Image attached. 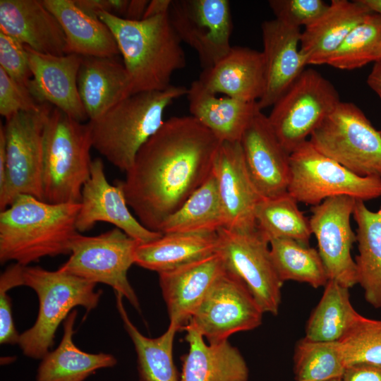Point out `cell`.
Here are the masks:
<instances>
[{"label": "cell", "mask_w": 381, "mask_h": 381, "mask_svg": "<svg viewBox=\"0 0 381 381\" xmlns=\"http://www.w3.org/2000/svg\"><path fill=\"white\" fill-rule=\"evenodd\" d=\"M381 61V16L367 15L346 36L327 65L353 70Z\"/></svg>", "instance_id": "74e56055"}, {"label": "cell", "mask_w": 381, "mask_h": 381, "mask_svg": "<svg viewBox=\"0 0 381 381\" xmlns=\"http://www.w3.org/2000/svg\"><path fill=\"white\" fill-rule=\"evenodd\" d=\"M116 294V307L124 328L132 340L137 354L139 381H180L173 358L174 340L178 329L169 325L161 336H144L133 324L123 304V296Z\"/></svg>", "instance_id": "d6a6232c"}, {"label": "cell", "mask_w": 381, "mask_h": 381, "mask_svg": "<svg viewBox=\"0 0 381 381\" xmlns=\"http://www.w3.org/2000/svg\"><path fill=\"white\" fill-rule=\"evenodd\" d=\"M19 337L12 317L11 298L7 291L0 289V343L18 344Z\"/></svg>", "instance_id": "7bdbcfd3"}, {"label": "cell", "mask_w": 381, "mask_h": 381, "mask_svg": "<svg viewBox=\"0 0 381 381\" xmlns=\"http://www.w3.org/2000/svg\"><path fill=\"white\" fill-rule=\"evenodd\" d=\"M0 68L21 88L29 91L32 73L25 45L0 32Z\"/></svg>", "instance_id": "60d3db41"}, {"label": "cell", "mask_w": 381, "mask_h": 381, "mask_svg": "<svg viewBox=\"0 0 381 381\" xmlns=\"http://www.w3.org/2000/svg\"><path fill=\"white\" fill-rule=\"evenodd\" d=\"M249 174L263 198L288 191L290 154L274 134L262 110L255 114L240 140Z\"/></svg>", "instance_id": "ac0fdd59"}, {"label": "cell", "mask_w": 381, "mask_h": 381, "mask_svg": "<svg viewBox=\"0 0 381 381\" xmlns=\"http://www.w3.org/2000/svg\"><path fill=\"white\" fill-rule=\"evenodd\" d=\"M139 241L114 228L97 236L77 233L70 247V257L59 269L87 281L110 286L138 310L140 303L128 279Z\"/></svg>", "instance_id": "8fae6325"}, {"label": "cell", "mask_w": 381, "mask_h": 381, "mask_svg": "<svg viewBox=\"0 0 381 381\" xmlns=\"http://www.w3.org/2000/svg\"><path fill=\"white\" fill-rule=\"evenodd\" d=\"M52 107L42 104L35 111H20L6 119V174L0 186V210L20 195L43 200L42 170L45 122Z\"/></svg>", "instance_id": "9c48e42d"}, {"label": "cell", "mask_w": 381, "mask_h": 381, "mask_svg": "<svg viewBox=\"0 0 381 381\" xmlns=\"http://www.w3.org/2000/svg\"><path fill=\"white\" fill-rule=\"evenodd\" d=\"M42 2L64 30L66 54L115 57L120 54L109 28L98 18L83 12L74 0H42Z\"/></svg>", "instance_id": "83f0119b"}, {"label": "cell", "mask_w": 381, "mask_h": 381, "mask_svg": "<svg viewBox=\"0 0 381 381\" xmlns=\"http://www.w3.org/2000/svg\"><path fill=\"white\" fill-rule=\"evenodd\" d=\"M268 4L275 18L298 28L313 23L329 5L322 0H270Z\"/></svg>", "instance_id": "ab89813d"}, {"label": "cell", "mask_w": 381, "mask_h": 381, "mask_svg": "<svg viewBox=\"0 0 381 381\" xmlns=\"http://www.w3.org/2000/svg\"><path fill=\"white\" fill-rule=\"evenodd\" d=\"M171 0H152L150 1L143 19L148 18L164 13H168Z\"/></svg>", "instance_id": "7dc6e473"}, {"label": "cell", "mask_w": 381, "mask_h": 381, "mask_svg": "<svg viewBox=\"0 0 381 381\" xmlns=\"http://www.w3.org/2000/svg\"><path fill=\"white\" fill-rule=\"evenodd\" d=\"M96 16L110 30L129 76L131 93L162 91L173 73L186 65L181 41L169 13L131 20L100 11Z\"/></svg>", "instance_id": "3957f363"}, {"label": "cell", "mask_w": 381, "mask_h": 381, "mask_svg": "<svg viewBox=\"0 0 381 381\" xmlns=\"http://www.w3.org/2000/svg\"><path fill=\"white\" fill-rule=\"evenodd\" d=\"M0 32L44 54H66L64 30L38 0H0Z\"/></svg>", "instance_id": "7402d4cb"}, {"label": "cell", "mask_w": 381, "mask_h": 381, "mask_svg": "<svg viewBox=\"0 0 381 381\" xmlns=\"http://www.w3.org/2000/svg\"><path fill=\"white\" fill-rule=\"evenodd\" d=\"M25 47L32 73L29 92L36 102L49 104L78 121L87 120L77 83L83 56L44 54Z\"/></svg>", "instance_id": "d6986e66"}, {"label": "cell", "mask_w": 381, "mask_h": 381, "mask_svg": "<svg viewBox=\"0 0 381 381\" xmlns=\"http://www.w3.org/2000/svg\"><path fill=\"white\" fill-rule=\"evenodd\" d=\"M150 1L131 0L123 18L131 20H140L143 19Z\"/></svg>", "instance_id": "bcb514c9"}, {"label": "cell", "mask_w": 381, "mask_h": 381, "mask_svg": "<svg viewBox=\"0 0 381 381\" xmlns=\"http://www.w3.org/2000/svg\"><path fill=\"white\" fill-rule=\"evenodd\" d=\"M226 271L222 255L216 252L171 270L159 273V286L169 317V325L183 330L216 281Z\"/></svg>", "instance_id": "44dd1931"}, {"label": "cell", "mask_w": 381, "mask_h": 381, "mask_svg": "<svg viewBox=\"0 0 381 381\" xmlns=\"http://www.w3.org/2000/svg\"><path fill=\"white\" fill-rule=\"evenodd\" d=\"M329 381H342V379L341 378L334 379V380H329Z\"/></svg>", "instance_id": "816d5d0a"}, {"label": "cell", "mask_w": 381, "mask_h": 381, "mask_svg": "<svg viewBox=\"0 0 381 381\" xmlns=\"http://www.w3.org/2000/svg\"><path fill=\"white\" fill-rule=\"evenodd\" d=\"M380 134H381V130H380Z\"/></svg>", "instance_id": "f5cc1de1"}, {"label": "cell", "mask_w": 381, "mask_h": 381, "mask_svg": "<svg viewBox=\"0 0 381 381\" xmlns=\"http://www.w3.org/2000/svg\"><path fill=\"white\" fill-rule=\"evenodd\" d=\"M198 80L215 95L258 102L265 86L262 53L247 47H231L214 65L203 69Z\"/></svg>", "instance_id": "603a6c76"}, {"label": "cell", "mask_w": 381, "mask_h": 381, "mask_svg": "<svg viewBox=\"0 0 381 381\" xmlns=\"http://www.w3.org/2000/svg\"><path fill=\"white\" fill-rule=\"evenodd\" d=\"M265 86L258 101L260 110L272 107L308 65L300 52L301 31L277 18L261 25Z\"/></svg>", "instance_id": "ffe728a7"}, {"label": "cell", "mask_w": 381, "mask_h": 381, "mask_svg": "<svg viewBox=\"0 0 381 381\" xmlns=\"http://www.w3.org/2000/svg\"><path fill=\"white\" fill-rule=\"evenodd\" d=\"M76 317L74 310L64 320L61 341L41 359L36 381H84L97 370L116 365L117 360L111 354L87 353L75 345L73 336Z\"/></svg>", "instance_id": "f546056e"}, {"label": "cell", "mask_w": 381, "mask_h": 381, "mask_svg": "<svg viewBox=\"0 0 381 381\" xmlns=\"http://www.w3.org/2000/svg\"><path fill=\"white\" fill-rule=\"evenodd\" d=\"M288 192L298 202L312 206L339 195L365 202L381 197V178L356 175L308 140L290 154Z\"/></svg>", "instance_id": "ba28073f"}, {"label": "cell", "mask_w": 381, "mask_h": 381, "mask_svg": "<svg viewBox=\"0 0 381 381\" xmlns=\"http://www.w3.org/2000/svg\"><path fill=\"white\" fill-rule=\"evenodd\" d=\"M41 105L0 68V114L6 120L20 111L37 110Z\"/></svg>", "instance_id": "b9f144b4"}, {"label": "cell", "mask_w": 381, "mask_h": 381, "mask_svg": "<svg viewBox=\"0 0 381 381\" xmlns=\"http://www.w3.org/2000/svg\"><path fill=\"white\" fill-rule=\"evenodd\" d=\"M342 381H381V365L358 364L346 368Z\"/></svg>", "instance_id": "f6af8a7d"}, {"label": "cell", "mask_w": 381, "mask_h": 381, "mask_svg": "<svg viewBox=\"0 0 381 381\" xmlns=\"http://www.w3.org/2000/svg\"><path fill=\"white\" fill-rule=\"evenodd\" d=\"M346 367L381 365V320L361 315L339 340Z\"/></svg>", "instance_id": "f35d334b"}, {"label": "cell", "mask_w": 381, "mask_h": 381, "mask_svg": "<svg viewBox=\"0 0 381 381\" xmlns=\"http://www.w3.org/2000/svg\"><path fill=\"white\" fill-rule=\"evenodd\" d=\"M353 217L357 224L358 254L356 256L358 284L365 301L381 308V206L370 210L364 201L356 200Z\"/></svg>", "instance_id": "4dcf8cb0"}, {"label": "cell", "mask_w": 381, "mask_h": 381, "mask_svg": "<svg viewBox=\"0 0 381 381\" xmlns=\"http://www.w3.org/2000/svg\"><path fill=\"white\" fill-rule=\"evenodd\" d=\"M76 218L78 232L92 229L97 222L111 224L140 243L155 240L163 234L145 227L130 212L121 187L110 184L100 158L92 160L90 178L82 189Z\"/></svg>", "instance_id": "2e32d148"}, {"label": "cell", "mask_w": 381, "mask_h": 381, "mask_svg": "<svg viewBox=\"0 0 381 381\" xmlns=\"http://www.w3.org/2000/svg\"><path fill=\"white\" fill-rule=\"evenodd\" d=\"M6 140L4 127L1 124L0 126V186H1L6 179Z\"/></svg>", "instance_id": "c3c4849f"}, {"label": "cell", "mask_w": 381, "mask_h": 381, "mask_svg": "<svg viewBox=\"0 0 381 381\" xmlns=\"http://www.w3.org/2000/svg\"><path fill=\"white\" fill-rule=\"evenodd\" d=\"M217 234V252L226 270L245 283L264 313L277 315L284 282L272 262L269 240L258 227L249 231L223 228Z\"/></svg>", "instance_id": "7c38bea8"}, {"label": "cell", "mask_w": 381, "mask_h": 381, "mask_svg": "<svg viewBox=\"0 0 381 381\" xmlns=\"http://www.w3.org/2000/svg\"><path fill=\"white\" fill-rule=\"evenodd\" d=\"M23 286L32 289L39 300L35 324L20 334L18 345L23 354L42 359L52 348L60 323L76 306L87 311L95 308L102 291L96 284L58 269L49 271L38 266H25Z\"/></svg>", "instance_id": "8992f818"}, {"label": "cell", "mask_w": 381, "mask_h": 381, "mask_svg": "<svg viewBox=\"0 0 381 381\" xmlns=\"http://www.w3.org/2000/svg\"><path fill=\"white\" fill-rule=\"evenodd\" d=\"M372 12L381 16V0H361Z\"/></svg>", "instance_id": "f907efd6"}, {"label": "cell", "mask_w": 381, "mask_h": 381, "mask_svg": "<svg viewBox=\"0 0 381 381\" xmlns=\"http://www.w3.org/2000/svg\"><path fill=\"white\" fill-rule=\"evenodd\" d=\"M218 246L217 233L163 234L138 244L134 264L159 274L209 256L217 251Z\"/></svg>", "instance_id": "f1b7e54d"}, {"label": "cell", "mask_w": 381, "mask_h": 381, "mask_svg": "<svg viewBox=\"0 0 381 381\" xmlns=\"http://www.w3.org/2000/svg\"><path fill=\"white\" fill-rule=\"evenodd\" d=\"M226 226L216 178L212 171L208 179L164 221L159 231L162 234H211L217 233Z\"/></svg>", "instance_id": "1f68e13d"}, {"label": "cell", "mask_w": 381, "mask_h": 381, "mask_svg": "<svg viewBox=\"0 0 381 381\" xmlns=\"http://www.w3.org/2000/svg\"><path fill=\"white\" fill-rule=\"evenodd\" d=\"M272 262L280 279L307 283L318 289L329 278L318 250L289 238L270 241Z\"/></svg>", "instance_id": "d590c367"}, {"label": "cell", "mask_w": 381, "mask_h": 381, "mask_svg": "<svg viewBox=\"0 0 381 381\" xmlns=\"http://www.w3.org/2000/svg\"><path fill=\"white\" fill-rule=\"evenodd\" d=\"M296 381H329L342 378L346 365L339 342L317 341L303 337L294 353Z\"/></svg>", "instance_id": "8d00e7d4"}, {"label": "cell", "mask_w": 381, "mask_h": 381, "mask_svg": "<svg viewBox=\"0 0 381 381\" xmlns=\"http://www.w3.org/2000/svg\"><path fill=\"white\" fill-rule=\"evenodd\" d=\"M169 17L181 42L196 52L202 70L230 51L233 24L229 1L171 0Z\"/></svg>", "instance_id": "5bb4252c"}, {"label": "cell", "mask_w": 381, "mask_h": 381, "mask_svg": "<svg viewBox=\"0 0 381 381\" xmlns=\"http://www.w3.org/2000/svg\"><path fill=\"white\" fill-rule=\"evenodd\" d=\"M349 289L328 280L308 320L305 337L317 341H337L350 330L361 315L353 308Z\"/></svg>", "instance_id": "836d02e7"}, {"label": "cell", "mask_w": 381, "mask_h": 381, "mask_svg": "<svg viewBox=\"0 0 381 381\" xmlns=\"http://www.w3.org/2000/svg\"><path fill=\"white\" fill-rule=\"evenodd\" d=\"M340 102L333 84L316 70L308 68L272 107L267 119L280 143L291 154Z\"/></svg>", "instance_id": "30bf717a"}, {"label": "cell", "mask_w": 381, "mask_h": 381, "mask_svg": "<svg viewBox=\"0 0 381 381\" xmlns=\"http://www.w3.org/2000/svg\"><path fill=\"white\" fill-rule=\"evenodd\" d=\"M298 203L288 191L273 198H262L255 216L258 229L269 241L289 238L309 245L313 234L310 220L300 210Z\"/></svg>", "instance_id": "e575fe53"}, {"label": "cell", "mask_w": 381, "mask_h": 381, "mask_svg": "<svg viewBox=\"0 0 381 381\" xmlns=\"http://www.w3.org/2000/svg\"><path fill=\"white\" fill-rule=\"evenodd\" d=\"M189 349L182 356L180 381H248L249 370L237 348L228 340L206 344L194 328L186 325Z\"/></svg>", "instance_id": "d4e9b609"}, {"label": "cell", "mask_w": 381, "mask_h": 381, "mask_svg": "<svg viewBox=\"0 0 381 381\" xmlns=\"http://www.w3.org/2000/svg\"><path fill=\"white\" fill-rule=\"evenodd\" d=\"M212 172L226 217V228L236 231L256 229L255 211L263 197L249 174L240 142L220 144Z\"/></svg>", "instance_id": "e0dca14e"}, {"label": "cell", "mask_w": 381, "mask_h": 381, "mask_svg": "<svg viewBox=\"0 0 381 381\" xmlns=\"http://www.w3.org/2000/svg\"><path fill=\"white\" fill-rule=\"evenodd\" d=\"M356 201L347 195L327 198L312 206L309 219L329 280L348 288L358 284L356 265L351 253L357 241L350 222Z\"/></svg>", "instance_id": "9a60e30c"}, {"label": "cell", "mask_w": 381, "mask_h": 381, "mask_svg": "<svg viewBox=\"0 0 381 381\" xmlns=\"http://www.w3.org/2000/svg\"><path fill=\"white\" fill-rule=\"evenodd\" d=\"M190 116L208 128L222 143L240 142L258 102H248L227 96L217 97L195 80L186 94Z\"/></svg>", "instance_id": "4316f807"}, {"label": "cell", "mask_w": 381, "mask_h": 381, "mask_svg": "<svg viewBox=\"0 0 381 381\" xmlns=\"http://www.w3.org/2000/svg\"><path fill=\"white\" fill-rule=\"evenodd\" d=\"M75 4L85 13L97 17L98 12L105 11L123 18L129 0H74Z\"/></svg>", "instance_id": "ee69618b"}, {"label": "cell", "mask_w": 381, "mask_h": 381, "mask_svg": "<svg viewBox=\"0 0 381 381\" xmlns=\"http://www.w3.org/2000/svg\"><path fill=\"white\" fill-rule=\"evenodd\" d=\"M308 140L356 175L381 178V134L356 104L341 102Z\"/></svg>", "instance_id": "52a82bcc"}, {"label": "cell", "mask_w": 381, "mask_h": 381, "mask_svg": "<svg viewBox=\"0 0 381 381\" xmlns=\"http://www.w3.org/2000/svg\"><path fill=\"white\" fill-rule=\"evenodd\" d=\"M91 131L52 107L44 131L43 200L53 204L80 203L91 173Z\"/></svg>", "instance_id": "5b68a950"}, {"label": "cell", "mask_w": 381, "mask_h": 381, "mask_svg": "<svg viewBox=\"0 0 381 381\" xmlns=\"http://www.w3.org/2000/svg\"><path fill=\"white\" fill-rule=\"evenodd\" d=\"M221 143L192 116L164 121L140 148L125 179L116 181L145 227L159 231L208 179Z\"/></svg>", "instance_id": "6da1fadb"}, {"label": "cell", "mask_w": 381, "mask_h": 381, "mask_svg": "<svg viewBox=\"0 0 381 381\" xmlns=\"http://www.w3.org/2000/svg\"><path fill=\"white\" fill-rule=\"evenodd\" d=\"M188 88L171 85L162 91L140 92L119 102L89 121L92 147L111 164L126 172L140 148L164 123L165 109L186 95Z\"/></svg>", "instance_id": "277c9868"}, {"label": "cell", "mask_w": 381, "mask_h": 381, "mask_svg": "<svg viewBox=\"0 0 381 381\" xmlns=\"http://www.w3.org/2000/svg\"><path fill=\"white\" fill-rule=\"evenodd\" d=\"M80 203L53 204L28 195H18L0 212V262L24 266L49 256L70 254L78 233Z\"/></svg>", "instance_id": "7a4b0ae2"}, {"label": "cell", "mask_w": 381, "mask_h": 381, "mask_svg": "<svg viewBox=\"0 0 381 381\" xmlns=\"http://www.w3.org/2000/svg\"><path fill=\"white\" fill-rule=\"evenodd\" d=\"M116 57L83 56L77 83L89 121L131 95L127 71Z\"/></svg>", "instance_id": "484cf974"}, {"label": "cell", "mask_w": 381, "mask_h": 381, "mask_svg": "<svg viewBox=\"0 0 381 381\" xmlns=\"http://www.w3.org/2000/svg\"><path fill=\"white\" fill-rule=\"evenodd\" d=\"M263 313L245 283L226 270L195 310L187 325L209 344H216L228 340L234 333L259 327Z\"/></svg>", "instance_id": "4fadbf2b"}, {"label": "cell", "mask_w": 381, "mask_h": 381, "mask_svg": "<svg viewBox=\"0 0 381 381\" xmlns=\"http://www.w3.org/2000/svg\"><path fill=\"white\" fill-rule=\"evenodd\" d=\"M367 83L381 99V61L374 64L367 78Z\"/></svg>", "instance_id": "681fc988"}, {"label": "cell", "mask_w": 381, "mask_h": 381, "mask_svg": "<svg viewBox=\"0 0 381 381\" xmlns=\"http://www.w3.org/2000/svg\"><path fill=\"white\" fill-rule=\"evenodd\" d=\"M370 13L361 0H332L324 13L301 32L300 52L307 64H327L353 28Z\"/></svg>", "instance_id": "cb8c5ba5"}]
</instances>
